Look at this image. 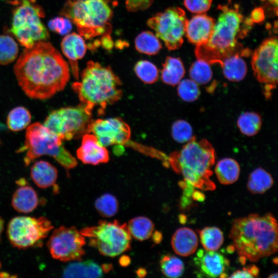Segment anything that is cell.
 <instances>
[{
	"instance_id": "cell-36",
	"label": "cell",
	"mask_w": 278,
	"mask_h": 278,
	"mask_svg": "<svg viewBox=\"0 0 278 278\" xmlns=\"http://www.w3.org/2000/svg\"><path fill=\"white\" fill-rule=\"evenodd\" d=\"M189 74L190 79L200 85L207 84L213 77V72L210 64L200 59H197L192 64Z\"/></svg>"
},
{
	"instance_id": "cell-39",
	"label": "cell",
	"mask_w": 278,
	"mask_h": 278,
	"mask_svg": "<svg viewBox=\"0 0 278 278\" xmlns=\"http://www.w3.org/2000/svg\"><path fill=\"white\" fill-rule=\"evenodd\" d=\"M171 136L179 143H187L194 136L190 125L184 120L175 121L171 127Z\"/></svg>"
},
{
	"instance_id": "cell-45",
	"label": "cell",
	"mask_w": 278,
	"mask_h": 278,
	"mask_svg": "<svg viewBox=\"0 0 278 278\" xmlns=\"http://www.w3.org/2000/svg\"><path fill=\"white\" fill-rule=\"evenodd\" d=\"M151 235L153 241L157 244H159L162 240V234L158 231H155Z\"/></svg>"
},
{
	"instance_id": "cell-42",
	"label": "cell",
	"mask_w": 278,
	"mask_h": 278,
	"mask_svg": "<svg viewBox=\"0 0 278 278\" xmlns=\"http://www.w3.org/2000/svg\"><path fill=\"white\" fill-rule=\"evenodd\" d=\"M153 0H126V8L128 11L137 12L147 9Z\"/></svg>"
},
{
	"instance_id": "cell-38",
	"label": "cell",
	"mask_w": 278,
	"mask_h": 278,
	"mask_svg": "<svg viewBox=\"0 0 278 278\" xmlns=\"http://www.w3.org/2000/svg\"><path fill=\"white\" fill-rule=\"evenodd\" d=\"M178 84V95L183 101L192 102L199 97L200 91L198 84L192 79L181 80Z\"/></svg>"
},
{
	"instance_id": "cell-4",
	"label": "cell",
	"mask_w": 278,
	"mask_h": 278,
	"mask_svg": "<svg viewBox=\"0 0 278 278\" xmlns=\"http://www.w3.org/2000/svg\"><path fill=\"white\" fill-rule=\"evenodd\" d=\"M215 158L212 145L205 139L197 140L194 136L180 150L169 155L163 153L161 160L165 166H170L175 172L181 174L184 180L195 187L206 191L216 188L210 179Z\"/></svg>"
},
{
	"instance_id": "cell-8",
	"label": "cell",
	"mask_w": 278,
	"mask_h": 278,
	"mask_svg": "<svg viewBox=\"0 0 278 278\" xmlns=\"http://www.w3.org/2000/svg\"><path fill=\"white\" fill-rule=\"evenodd\" d=\"M80 232L89 238V245L102 255L114 257L131 249V236L127 224L117 220H100L98 225L85 227Z\"/></svg>"
},
{
	"instance_id": "cell-47",
	"label": "cell",
	"mask_w": 278,
	"mask_h": 278,
	"mask_svg": "<svg viewBox=\"0 0 278 278\" xmlns=\"http://www.w3.org/2000/svg\"><path fill=\"white\" fill-rule=\"evenodd\" d=\"M131 262L130 258L127 255H123L119 259V263L121 266L126 267L128 266Z\"/></svg>"
},
{
	"instance_id": "cell-33",
	"label": "cell",
	"mask_w": 278,
	"mask_h": 278,
	"mask_svg": "<svg viewBox=\"0 0 278 278\" xmlns=\"http://www.w3.org/2000/svg\"><path fill=\"white\" fill-rule=\"evenodd\" d=\"M162 273L168 277L177 278L182 276L184 265L179 258L170 254L163 255L160 262Z\"/></svg>"
},
{
	"instance_id": "cell-14",
	"label": "cell",
	"mask_w": 278,
	"mask_h": 278,
	"mask_svg": "<svg viewBox=\"0 0 278 278\" xmlns=\"http://www.w3.org/2000/svg\"><path fill=\"white\" fill-rule=\"evenodd\" d=\"M85 237L75 227L55 229L47 246L51 256L62 262L81 260L85 254Z\"/></svg>"
},
{
	"instance_id": "cell-40",
	"label": "cell",
	"mask_w": 278,
	"mask_h": 278,
	"mask_svg": "<svg viewBox=\"0 0 278 278\" xmlns=\"http://www.w3.org/2000/svg\"><path fill=\"white\" fill-rule=\"evenodd\" d=\"M48 26L50 30L60 35L67 34L72 29V22L64 16L56 17L50 20Z\"/></svg>"
},
{
	"instance_id": "cell-5",
	"label": "cell",
	"mask_w": 278,
	"mask_h": 278,
	"mask_svg": "<svg viewBox=\"0 0 278 278\" xmlns=\"http://www.w3.org/2000/svg\"><path fill=\"white\" fill-rule=\"evenodd\" d=\"M80 81L72 85L81 103L91 111L97 108L98 114L102 115L108 105L121 97L123 91L119 78L109 66L97 62L88 61L80 74Z\"/></svg>"
},
{
	"instance_id": "cell-13",
	"label": "cell",
	"mask_w": 278,
	"mask_h": 278,
	"mask_svg": "<svg viewBox=\"0 0 278 278\" xmlns=\"http://www.w3.org/2000/svg\"><path fill=\"white\" fill-rule=\"evenodd\" d=\"M278 42L276 37L264 40L255 50L251 64L256 79L263 85V93L269 99L277 83Z\"/></svg>"
},
{
	"instance_id": "cell-25",
	"label": "cell",
	"mask_w": 278,
	"mask_h": 278,
	"mask_svg": "<svg viewBox=\"0 0 278 278\" xmlns=\"http://www.w3.org/2000/svg\"><path fill=\"white\" fill-rule=\"evenodd\" d=\"M241 54L232 55L223 61L220 66L224 77L231 81L242 80L247 73V67Z\"/></svg>"
},
{
	"instance_id": "cell-21",
	"label": "cell",
	"mask_w": 278,
	"mask_h": 278,
	"mask_svg": "<svg viewBox=\"0 0 278 278\" xmlns=\"http://www.w3.org/2000/svg\"><path fill=\"white\" fill-rule=\"evenodd\" d=\"M68 264L64 268L62 275L63 277H91L103 276L101 266L92 260H77Z\"/></svg>"
},
{
	"instance_id": "cell-17",
	"label": "cell",
	"mask_w": 278,
	"mask_h": 278,
	"mask_svg": "<svg viewBox=\"0 0 278 278\" xmlns=\"http://www.w3.org/2000/svg\"><path fill=\"white\" fill-rule=\"evenodd\" d=\"M77 157L83 163L96 165L107 163L109 154L106 148L99 144L96 136L87 133L82 136L81 146L77 150Z\"/></svg>"
},
{
	"instance_id": "cell-50",
	"label": "cell",
	"mask_w": 278,
	"mask_h": 278,
	"mask_svg": "<svg viewBox=\"0 0 278 278\" xmlns=\"http://www.w3.org/2000/svg\"><path fill=\"white\" fill-rule=\"evenodd\" d=\"M4 221L2 217H0V238L1 235L4 229Z\"/></svg>"
},
{
	"instance_id": "cell-20",
	"label": "cell",
	"mask_w": 278,
	"mask_h": 278,
	"mask_svg": "<svg viewBox=\"0 0 278 278\" xmlns=\"http://www.w3.org/2000/svg\"><path fill=\"white\" fill-rule=\"evenodd\" d=\"M171 244L176 254L182 256H187L196 251L198 245V239L193 230L183 227L178 229L174 233Z\"/></svg>"
},
{
	"instance_id": "cell-3",
	"label": "cell",
	"mask_w": 278,
	"mask_h": 278,
	"mask_svg": "<svg viewBox=\"0 0 278 278\" xmlns=\"http://www.w3.org/2000/svg\"><path fill=\"white\" fill-rule=\"evenodd\" d=\"M277 229L272 214H252L234 219L229 237L239 256L255 262L277 252Z\"/></svg>"
},
{
	"instance_id": "cell-7",
	"label": "cell",
	"mask_w": 278,
	"mask_h": 278,
	"mask_svg": "<svg viewBox=\"0 0 278 278\" xmlns=\"http://www.w3.org/2000/svg\"><path fill=\"white\" fill-rule=\"evenodd\" d=\"M25 137L24 144L18 152H26L24 159L26 166L42 155L51 157L67 172L77 166V161L63 145V138L41 123L28 126Z\"/></svg>"
},
{
	"instance_id": "cell-48",
	"label": "cell",
	"mask_w": 278,
	"mask_h": 278,
	"mask_svg": "<svg viewBox=\"0 0 278 278\" xmlns=\"http://www.w3.org/2000/svg\"><path fill=\"white\" fill-rule=\"evenodd\" d=\"M136 274L137 276L140 277H143L146 275L147 271L145 269L143 268H140L136 270Z\"/></svg>"
},
{
	"instance_id": "cell-53",
	"label": "cell",
	"mask_w": 278,
	"mask_h": 278,
	"mask_svg": "<svg viewBox=\"0 0 278 278\" xmlns=\"http://www.w3.org/2000/svg\"><path fill=\"white\" fill-rule=\"evenodd\" d=\"M268 277L269 278H277V273H273L270 275Z\"/></svg>"
},
{
	"instance_id": "cell-49",
	"label": "cell",
	"mask_w": 278,
	"mask_h": 278,
	"mask_svg": "<svg viewBox=\"0 0 278 278\" xmlns=\"http://www.w3.org/2000/svg\"><path fill=\"white\" fill-rule=\"evenodd\" d=\"M103 272L107 273L112 269V265L109 264H105L101 266Z\"/></svg>"
},
{
	"instance_id": "cell-35",
	"label": "cell",
	"mask_w": 278,
	"mask_h": 278,
	"mask_svg": "<svg viewBox=\"0 0 278 278\" xmlns=\"http://www.w3.org/2000/svg\"><path fill=\"white\" fill-rule=\"evenodd\" d=\"M95 207L100 215L110 218L118 212L119 204L116 198L110 193H106L96 199Z\"/></svg>"
},
{
	"instance_id": "cell-54",
	"label": "cell",
	"mask_w": 278,
	"mask_h": 278,
	"mask_svg": "<svg viewBox=\"0 0 278 278\" xmlns=\"http://www.w3.org/2000/svg\"><path fill=\"white\" fill-rule=\"evenodd\" d=\"M273 262L274 263H275L276 264H277V257H275V258H274V259H273Z\"/></svg>"
},
{
	"instance_id": "cell-22",
	"label": "cell",
	"mask_w": 278,
	"mask_h": 278,
	"mask_svg": "<svg viewBox=\"0 0 278 278\" xmlns=\"http://www.w3.org/2000/svg\"><path fill=\"white\" fill-rule=\"evenodd\" d=\"M30 176L38 187L45 188L55 184L58 177V171L49 162L40 160L31 166Z\"/></svg>"
},
{
	"instance_id": "cell-1",
	"label": "cell",
	"mask_w": 278,
	"mask_h": 278,
	"mask_svg": "<svg viewBox=\"0 0 278 278\" xmlns=\"http://www.w3.org/2000/svg\"><path fill=\"white\" fill-rule=\"evenodd\" d=\"M19 86L29 98L45 100L62 91L70 78L66 61L49 42L25 48L14 65Z\"/></svg>"
},
{
	"instance_id": "cell-41",
	"label": "cell",
	"mask_w": 278,
	"mask_h": 278,
	"mask_svg": "<svg viewBox=\"0 0 278 278\" xmlns=\"http://www.w3.org/2000/svg\"><path fill=\"white\" fill-rule=\"evenodd\" d=\"M212 0H184V5L189 11L202 14L209 10Z\"/></svg>"
},
{
	"instance_id": "cell-9",
	"label": "cell",
	"mask_w": 278,
	"mask_h": 278,
	"mask_svg": "<svg viewBox=\"0 0 278 278\" xmlns=\"http://www.w3.org/2000/svg\"><path fill=\"white\" fill-rule=\"evenodd\" d=\"M19 2L13 12L11 33L25 48L46 41L49 33L41 21L44 14L42 9L30 0H19Z\"/></svg>"
},
{
	"instance_id": "cell-43",
	"label": "cell",
	"mask_w": 278,
	"mask_h": 278,
	"mask_svg": "<svg viewBox=\"0 0 278 278\" xmlns=\"http://www.w3.org/2000/svg\"><path fill=\"white\" fill-rule=\"evenodd\" d=\"M259 269L255 265H250L234 272L230 277H256L259 274Z\"/></svg>"
},
{
	"instance_id": "cell-28",
	"label": "cell",
	"mask_w": 278,
	"mask_h": 278,
	"mask_svg": "<svg viewBox=\"0 0 278 278\" xmlns=\"http://www.w3.org/2000/svg\"><path fill=\"white\" fill-rule=\"evenodd\" d=\"M127 228L131 237L137 240L144 241L151 236L154 224L146 217L137 216L129 220Z\"/></svg>"
},
{
	"instance_id": "cell-2",
	"label": "cell",
	"mask_w": 278,
	"mask_h": 278,
	"mask_svg": "<svg viewBox=\"0 0 278 278\" xmlns=\"http://www.w3.org/2000/svg\"><path fill=\"white\" fill-rule=\"evenodd\" d=\"M219 5L220 13L215 22L210 40L205 44L197 45L195 55L197 59L210 64L220 65L226 58L236 54L248 56L251 51L244 48L238 39L247 34L253 22L250 18L245 19L238 5Z\"/></svg>"
},
{
	"instance_id": "cell-55",
	"label": "cell",
	"mask_w": 278,
	"mask_h": 278,
	"mask_svg": "<svg viewBox=\"0 0 278 278\" xmlns=\"http://www.w3.org/2000/svg\"><path fill=\"white\" fill-rule=\"evenodd\" d=\"M1 262H0V268H1ZM1 272H0V275H1Z\"/></svg>"
},
{
	"instance_id": "cell-52",
	"label": "cell",
	"mask_w": 278,
	"mask_h": 278,
	"mask_svg": "<svg viewBox=\"0 0 278 278\" xmlns=\"http://www.w3.org/2000/svg\"><path fill=\"white\" fill-rule=\"evenodd\" d=\"M271 4H272L273 5L275 6L276 8L277 6V0H269Z\"/></svg>"
},
{
	"instance_id": "cell-18",
	"label": "cell",
	"mask_w": 278,
	"mask_h": 278,
	"mask_svg": "<svg viewBox=\"0 0 278 278\" xmlns=\"http://www.w3.org/2000/svg\"><path fill=\"white\" fill-rule=\"evenodd\" d=\"M215 20L205 14H198L188 21L185 34L188 41L196 46L206 43L212 36Z\"/></svg>"
},
{
	"instance_id": "cell-19",
	"label": "cell",
	"mask_w": 278,
	"mask_h": 278,
	"mask_svg": "<svg viewBox=\"0 0 278 278\" xmlns=\"http://www.w3.org/2000/svg\"><path fill=\"white\" fill-rule=\"evenodd\" d=\"M61 47L63 55L68 60L74 78L79 80L78 61L84 57L86 50L83 38L75 32L67 34L63 39Z\"/></svg>"
},
{
	"instance_id": "cell-46",
	"label": "cell",
	"mask_w": 278,
	"mask_h": 278,
	"mask_svg": "<svg viewBox=\"0 0 278 278\" xmlns=\"http://www.w3.org/2000/svg\"><path fill=\"white\" fill-rule=\"evenodd\" d=\"M192 196L194 200L200 202L203 201L205 199L204 195L199 191L193 192Z\"/></svg>"
},
{
	"instance_id": "cell-44",
	"label": "cell",
	"mask_w": 278,
	"mask_h": 278,
	"mask_svg": "<svg viewBox=\"0 0 278 278\" xmlns=\"http://www.w3.org/2000/svg\"><path fill=\"white\" fill-rule=\"evenodd\" d=\"M264 14L262 9L256 8L254 9L251 14L250 19L253 23H258L264 20Z\"/></svg>"
},
{
	"instance_id": "cell-29",
	"label": "cell",
	"mask_w": 278,
	"mask_h": 278,
	"mask_svg": "<svg viewBox=\"0 0 278 278\" xmlns=\"http://www.w3.org/2000/svg\"><path fill=\"white\" fill-rule=\"evenodd\" d=\"M31 120V115L29 111L23 106H18L10 111L6 122L10 130L17 132L26 128Z\"/></svg>"
},
{
	"instance_id": "cell-27",
	"label": "cell",
	"mask_w": 278,
	"mask_h": 278,
	"mask_svg": "<svg viewBox=\"0 0 278 278\" xmlns=\"http://www.w3.org/2000/svg\"><path fill=\"white\" fill-rule=\"evenodd\" d=\"M273 184L271 175L264 169L259 167L249 175L247 188L253 194H263L270 189Z\"/></svg>"
},
{
	"instance_id": "cell-26",
	"label": "cell",
	"mask_w": 278,
	"mask_h": 278,
	"mask_svg": "<svg viewBox=\"0 0 278 278\" xmlns=\"http://www.w3.org/2000/svg\"><path fill=\"white\" fill-rule=\"evenodd\" d=\"M215 172L220 183L229 185L238 180L240 174V166L235 160L224 158L217 162Z\"/></svg>"
},
{
	"instance_id": "cell-6",
	"label": "cell",
	"mask_w": 278,
	"mask_h": 278,
	"mask_svg": "<svg viewBox=\"0 0 278 278\" xmlns=\"http://www.w3.org/2000/svg\"><path fill=\"white\" fill-rule=\"evenodd\" d=\"M60 14L74 23L86 39L110 31L113 11L105 0H67Z\"/></svg>"
},
{
	"instance_id": "cell-37",
	"label": "cell",
	"mask_w": 278,
	"mask_h": 278,
	"mask_svg": "<svg viewBox=\"0 0 278 278\" xmlns=\"http://www.w3.org/2000/svg\"><path fill=\"white\" fill-rule=\"evenodd\" d=\"M134 71L137 77L144 83L152 84L159 78V71L156 66L147 60H140L136 62Z\"/></svg>"
},
{
	"instance_id": "cell-24",
	"label": "cell",
	"mask_w": 278,
	"mask_h": 278,
	"mask_svg": "<svg viewBox=\"0 0 278 278\" xmlns=\"http://www.w3.org/2000/svg\"><path fill=\"white\" fill-rule=\"evenodd\" d=\"M185 73L184 65L180 58L167 56L162 64L161 79L165 84L175 86L181 81Z\"/></svg>"
},
{
	"instance_id": "cell-12",
	"label": "cell",
	"mask_w": 278,
	"mask_h": 278,
	"mask_svg": "<svg viewBox=\"0 0 278 278\" xmlns=\"http://www.w3.org/2000/svg\"><path fill=\"white\" fill-rule=\"evenodd\" d=\"M188 20L184 11L178 7H171L155 14L147 25L155 32L168 50L179 48L183 42Z\"/></svg>"
},
{
	"instance_id": "cell-15",
	"label": "cell",
	"mask_w": 278,
	"mask_h": 278,
	"mask_svg": "<svg viewBox=\"0 0 278 278\" xmlns=\"http://www.w3.org/2000/svg\"><path fill=\"white\" fill-rule=\"evenodd\" d=\"M88 133L94 135L105 147L125 145L129 142L131 136L129 126L119 117L93 120L89 125Z\"/></svg>"
},
{
	"instance_id": "cell-31",
	"label": "cell",
	"mask_w": 278,
	"mask_h": 278,
	"mask_svg": "<svg viewBox=\"0 0 278 278\" xmlns=\"http://www.w3.org/2000/svg\"><path fill=\"white\" fill-rule=\"evenodd\" d=\"M201 243L205 250L215 251L223 242L221 230L216 227H206L199 232Z\"/></svg>"
},
{
	"instance_id": "cell-11",
	"label": "cell",
	"mask_w": 278,
	"mask_h": 278,
	"mask_svg": "<svg viewBox=\"0 0 278 278\" xmlns=\"http://www.w3.org/2000/svg\"><path fill=\"white\" fill-rule=\"evenodd\" d=\"M53 228L51 222L43 216H18L8 223L7 235L11 245L17 248L40 247Z\"/></svg>"
},
{
	"instance_id": "cell-23",
	"label": "cell",
	"mask_w": 278,
	"mask_h": 278,
	"mask_svg": "<svg viewBox=\"0 0 278 278\" xmlns=\"http://www.w3.org/2000/svg\"><path fill=\"white\" fill-rule=\"evenodd\" d=\"M20 186L13 195L12 205L14 209L19 212H31L39 204L38 195L31 187L26 184Z\"/></svg>"
},
{
	"instance_id": "cell-51",
	"label": "cell",
	"mask_w": 278,
	"mask_h": 278,
	"mask_svg": "<svg viewBox=\"0 0 278 278\" xmlns=\"http://www.w3.org/2000/svg\"><path fill=\"white\" fill-rule=\"evenodd\" d=\"M180 222L182 223H184L186 221V216L184 215H180L179 216Z\"/></svg>"
},
{
	"instance_id": "cell-32",
	"label": "cell",
	"mask_w": 278,
	"mask_h": 278,
	"mask_svg": "<svg viewBox=\"0 0 278 278\" xmlns=\"http://www.w3.org/2000/svg\"><path fill=\"white\" fill-rule=\"evenodd\" d=\"M237 126L240 132L247 136H253L259 131L262 120L259 114L253 112L241 114L237 120Z\"/></svg>"
},
{
	"instance_id": "cell-34",
	"label": "cell",
	"mask_w": 278,
	"mask_h": 278,
	"mask_svg": "<svg viewBox=\"0 0 278 278\" xmlns=\"http://www.w3.org/2000/svg\"><path fill=\"white\" fill-rule=\"evenodd\" d=\"M19 53L15 41L8 35H0V65H7L13 62Z\"/></svg>"
},
{
	"instance_id": "cell-16",
	"label": "cell",
	"mask_w": 278,
	"mask_h": 278,
	"mask_svg": "<svg viewBox=\"0 0 278 278\" xmlns=\"http://www.w3.org/2000/svg\"><path fill=\"white\" fill-rule=\"evenodd\" d=\"M194 262L200 274L211 277H225L229 260L222 254L213 251L199 250Z\"/></svg>"
},
{
	"instance_id": "cell-10",
	"label": "cell",
	"mask_w": 278,
	"mask_h": 278,
	"mask_svg": "<svg viewBox=\"0 0 278 278\" xmlns=\"http://www.w3.org/2000/svg\"><path fill=\"white\" fill-rule=\"evenodd\" d=\"M92 111L85 105L63 107L51 111L43 125L63 140L78 138L88 133L92 119Z\"/></svg>"
},
{
	"instance_id": "cell-30",
	"label": "cell",
	"mask_w": 278,
	"mask_h": 278,
	"mask_svg": "<svg viewBox=\"0 0 278 278\" xmlns=\"http://www.w3.org/2000/svg\"><path fill=\"white\" fill-rule=\"evenodd\" d=\"M134 44L137 51L148 55L157 54L162 48L158 37L149 31L140 33L136 37Z\"/></svg>"
}]
</instances>
